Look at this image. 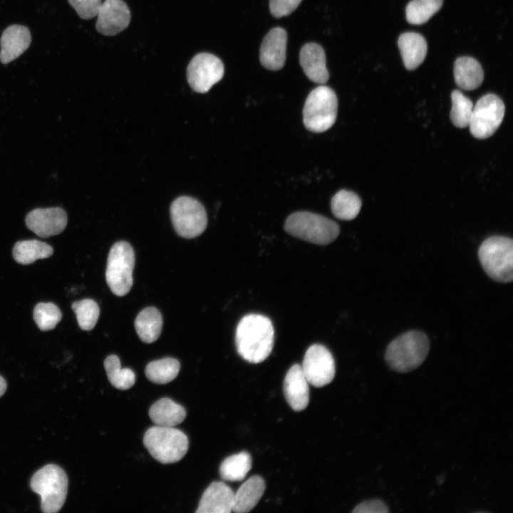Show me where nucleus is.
<instances>
[{
	"label": "nucleus",
	"instance_id": "30",
	"mask_svg": "<svg viewBox=\"0 0 513 513\" xmlns=\"http://www.w3.org/2000/svg\"><path fill=\"white\" fill-rule=\"evenodd\" d=\"M442 3L443 0H412L406 7V19L411 24H423L441 9Z\"/></svg>",
	"mask_w": 513,
	"mask_h": 513
},
{
	"label": "nucleus",
	"instance_id": "2",
	"mask_svg": "<svg viewBox=\"0 0 513 513\" xmlns=\"http://www.w3.org/2000/svg\"><path fill=\"white\" fill-rule=\"evenodd\" d=\"M429 351L430 341L427 335L418 330H411L390 342L384 358L391 370L407 373L422 365Z\"/></svg>",
	"mask_w": 513,
	"mask_h": 513
},
{
	"label": "nucleus",
	"instance_id": "8",
	"mask_svg": "<svg viewBox=\"0 0 513 513\" xmlns=\"http://www.w3.org/2000/svg\"><path fill=\"white\" fill-rule=\"evenodd\" d=\"M134 266L135 253L131 245L125 241L115 243L108 254L105 271L107 284L115 295L123 296L130 290Z\"/></svg>",
	"mask_w": 513,
	"mask_h": 513
},
{
	"label": "nucleus",
	"instance_id": "17",
	"mask_svg": "<svg viewBox=\"0 0 513 513\" xmlns=\"http://www.w3.org/2000/svg\"><path fill=\"white\" fill-rule=\"evenodd\" d=\"M286 400L295 411L304 410L309 403V388L301 365L294 364L287 371L284 380Z\"/></svg>",
	"mask_w": 513,
	"mask_h": 513
},
{
	"label": "nucleus",
	"instance_id": "20",
	"mask_svg": "<svg viewBox=\"0 0 513 513\" xmlns=\"http://www.w3.org/2000/svg\"><path fill=\"white\" fill-rule=\"evenodd\" d=\"M399 49L405 67L414 70L424 61L428 51L424 37L415 32L402 33L398 41Z\"/></svg>",
	"mask_w": 513,
	"mask_h": 513
},
{
	"label": "nucleus",
	"instance_id": "33",
	"mask_svg": "<svg viewBox=\"0 0 513 513\" xmlns=\"http://www.w3.org/2000/svg\"><path fill=\"white\" fill-rule=\"evenodd\" d=\"M59 308L53 303H39L33 310V319L41 331L53 329L61 320Z\"/></svg>",
	"mask_w": 513,
	"mask_h": 513
},
{
	"label": "nucleus",
	"instance_id": "11",
	"mask_svg": "<svg viewBox=\"0 0 513 513\" xmlns=\"http://www.w3.org/2000/svg\"><path fill=\"white\" fill-rule=\"evenodd\" d=\"M224 72V65L218 57L209 53H200L190 62L187 79L192 90L204 93L222 78Z\"/></svg>",
	"mask_w": 513,
	"mask_h": 513
},
{
	"label": "nucleus",
	"instance_id": "31",
	"mask_svg": "<svg viewBox=\"0 0 513 513\" xmlns=\"http://www.w3.org/2000/svg\"><path fill=\"white\" fill-rule=\"evenodd\" d=\"M451 100L452 108L450 116L452 124L460 128L467 127L472 113V102L458 90L452 92Z\"/></svg>",
	"mask_w": 513,
	"mask_h": 513
},
{
	"label": "nucleus",
	"instance_id": "16",
	"mask_svg": "<svg viewBox=\"0 0 513 513\" xmlns=\"http://www.w3.org/2000/svg\"><path fill=\"white\" fill-rule=\"evenodd\" d=\"M234 493L224 482H212L203 492L197 513H230Z\"/></svg>",
	"mask_w": 513,
	"mask_h": 513
},
{
	"label": "nucleus",
	"instance_id": "4",
	"mask_svg": "<svg viewBox=\"0 0 513 513\" xmlns=\"http://www.w3.org/2000/svg\"><path fill=\"white\" fill-rule=\"evenodd\" d=\"M478 257L486 274L493 280L508 283L513 279V241L505 236L484 239L478 249Z\"/></svg>",
	"mask_w": 513,
	"mask_h": 513
},
{
	"label": "nucleus",
	"instance_id": "18",
	"mask_svg": "<svg viewBox=\"0 0 513 513\" xmlns=\"http://www.w3.org/2000/svg\"><path fill=\"white\" fill-rule=\"evenodd\" d=\"M31 36L28 28L14 24L3 32L1 39L0 61L7 64L21 56L28 47Z\"/></svg>",
	"mask_w": 513,
	"mask_h": 513
},
{
	"label": "nucleus",
	"instance_id": "12",
	"mask_svg": "<svg viewBox=\"0 0 513 513\" xmlns=\"http://www.w3.org/2000/svg\"><path fill=\"white\" fill-rule=\"evenodd\" d=\"M301 366L309 383L315 387L328 385L335 376L333 356L321 344H314L307 349Z\"/></svg>",
	"mask_w": 513,
	"mask_h": 513
},
{
	"label": "nucleus",
	"instance_id": "35",
	"mask_svg": "<svg viewBox=\"0 0 513 513\" xmlns=\"http://www.w3.org/2000/svg\"><path fill=\"white\" fill-rule=\"evenodd\" d=\"M302 0H270L271 14L276 18L288 16L299 5Z\"/></svg>",
	"mask_w": 513,
	"mask_h": 513
},
{
	"label": "nucleus",
	"instance_id": "25",
	"mask_svg": "<svg viewBox=\"0 0 513 513\" xmlns=\"http://www.w3.org/2000/svg\"><path fill=\"white\" fill-rule=\"evenodd\" d=\"M53 249L47 243L36 239L17 242L13 248V257L21 264L26 265L37 259L52 256Z\"/></svg>",
	"mask_w": 513,
	"mask_h": 513
},
{
	"label": "nucleus",
	"instance_id": "36",
	"mask_svg": "<svg viewBox=\"0 0 513 513\" xmlns=\"http://www.w3.org/2000/svg\"><path fill=\"white\" fill-rule=\"evenodd\" d=\"M389 512L387 504L380 499L363 501L352 510V512L358 513H387Z\"/></svg>",
	"mask_w": 513,
	"mask_h": 513
},
{
	"label": "nucleus",
	"instance_id": "3",
	"mask_svg": "<svg viewBox=\"0 0 513 513\" xmlns=\"http://www.w3.org/2000/svg\"><path fill=\"white\" fill-rule=\"evenodd\" d=\"M68 479L58 465L48 464L36 471L31 478L30 487L41 497V509L56 513L63 507L67 496Z\"/></svg>",
	"mask_w": 513,
	"mask_h": 513
},
{
	"label": "nucleus",
	"instance_id": "26",
	"mask_svg": "<svg viewBox=\"0 0 513 513\" xmlns=\"http://www.w3.org/2000/svg\"><path fill=\"white\" fill-rule=\"evenodd\" d=\"M252 468V457L246 451L225 458L220 465L219 475L227 481H241Z\"/></svg>",
	"mask_w": 513,
	"mask_h": 513
},
{
	"label": "nucleus",
	"instance_id": "19",
	"mask_svg": "<svg viewBox=\"0 0 513 513\" xmlns=\"http://www.w3.org/2000/svg\"><path fill=\"white\" fill-rule=\"evenodd\" d=\"M299 60L304 72L311 81L320 84L328 81L329 73L326 66V56L320 45L316 43L304 45Z\"/></svg>",
	"mask_w": 513,
	"mask_h": 513
},
{
	"label": "nucleus",
	"instance_id": "24",
	"mask_svg": "<svg viewBox=\"0 0 513 513\" xmlns=\"http://www.w3.org/2000/svg\"><path fill=\"white\" fill-rule=\"evenodd\" d=\"M135 327L139 338L146 343L155 342L162 328V317L155 307H147L137 316Z\"/></svg>",
	"mask_w": 513,
	"mask_h": 513
},
{
	"label": "nucleus",
	"instance_id": "1",
	"mask_svg": "<svg viewBox=\"0 0 513 513\" xmlns=\"http://www.w3.org/2000/svg\"><path fill=\"white\" fill-rule=\"evenodd\" d=\"M271 320L260 314H248L239 322L235 335L238 353L247 361L259 363L271 353L274 339Z\"/></svg>",
	"mask_w": 513,
	"mask_h": 513
},
{
	"label": "nucleus",
	"instance_id": "10",
	"mask_svg": "<svg viewBox=\"0 0 513 513\" xmlns=\"http://www.w3.org/2000/svg\"><path fill=\"white\" fill-rule=\"evenodd\" d=\"M504 112V104L497 95H483L473 106L468 125L471 134L478 139L492 136L501 125Z\"/></svg>",
	"mask_w": 513,
	"mask_h": 513
},
{
	"label": "nucleus",
	"instance_id": "15",
	"mask_svg": "<svg viewBox=\"0 0 513 513\" xmlns=\"http://www.w3.org/2000/svg\"><path fill=\"white\" fill-rule=\"evenodd\" d=\"M287 34L281 28L271 29L264 38L259 52L261 65L272 71H278L283 68L286 61Z\"/></svg>",
	"mask_w": 513,
	"mask_h": 513
},
{
	"label": "nucleus",
	"instance_id": "29",
	"mask_svg": "<svg viewBox=\"0 0 513 513\" xmlns=\"http://www.w3.org/2000/svg\"><path fill=\"white\" fill-rule=\"evenodd\" d=\"M104 368L110 383L120 390H128L135 382V373L130 368H122L116 355H110L104 361Z\"/></svg>",
	"mask_w": 513,
	"mask_h": 513
},
{
	"label": "nucleus",
	"instance_id": "32",
	"mask_svg": "<svg viewBox=\"0 0 513 513\" xmlns=\"http://www.w3.org/2000/svg\"><path fill=\"white\" fill-rule=\"evenodd\" d=\"M72 309L82 330L90 331L94 328L100 314L99 306L94 300L86 299L73 302Z\"/></svg>",
	"mask_w": 513,
	"mask_h": 513
},
{
	"label": "nucleus",
	"instance_id": "23",
	"mask_svg": "<svg viewBox=\"0 0 513 513\" xmlns=\"http://www.w3.org/2000/svg\"><path fill=\"white\" fill-rule=\"evenodd\" d=\"M149 416L156 425L175 427L185 420L186 411L170 398H162L150 407Z\"/></svg>",
	"mask_w": 513,
	"mask_h": 513
},
{
	"label": "nucleus",
	"instance_id": "7",
	"mask_svg": "<svg viewBox=\"0 0 513 513\" xmlns=\"http://www.w3.org/2000/svg\"><path fill=\"white\" fill-rule=\"evenodd\" d=\"M337 96L331 88L320 86L309 94L303 109L304 124L307 130L322 133L334 124L337 116Z\"/></svg>",
	"mask_w": 513,
	"mask_h": 513
},
{
	"label": "nucleus",
	"instance_id": "13",
	"mask_svg": "<svg viewBox=\"0 0 513 513\" xmlns=\"http://www.w3.org/2000/svg\"><path fill=\"white\" fill-rule=\"evenodd\" d=\"M25 222L27 227L36 235L48 238L64 230L68 217L61 207L38 208L26 215Z\"/></svg>",
	"mask_w": 513,
	"mask_h": 513
},
{
	"label": "nucleus",
	"instance_id": "37",
	"mask_svg": "<svg viewBox=\"0 0 513 513\" xmlns=\"http://www.w3.org/2000/svg\"><path fill=\"white\" fill-rule=\"evenodd\" d=\"M6 390V382L5 379L0 375V397L5 393Z\"/></svg>",
	"mask_w": 513,
	"mask_h": 513
},
{
	"label": "nucleus",
	"instance_id": "27",
	"mask_svg": "<svg viewBox=\"0 0 513 513\" xmlns=\"http://www.w3.org/2000/svg\"><path fill=\"white\" fill-rule=\"evenodd\" d=\"M361 200L354 192L342 190L332 198L331 208L333 215L341 220H351L359 214Z\"/></svg>",
	"mask_w": 513,
	"mask_h": 513
},
{
	"label": "nucleus",
	"instance_id": "5",
	"mask_svg": "<svg viewBox=\"0 0 513 513\" xmlns=\"http://www.w3.org/2000/svg\"><path fill=\"white\" fill-rule=\"evenodd\" d=\"M284 229L294 237L319 245L333 242L340 233L336 222L309 212H296L289 215Z\"/></svg>",
	"mask_w": 513,
	"mask_h": 513
},
{
	"label": "nucleus",
	"instance_id": "9",
	"mask_svg": "<svg viewBox=\"0 0 513 513\" xmlns=\"http://www.w3.org/2000/svg\"><path fill=\"white\" fill-rule=\"evenodd\" d=\"M170 215L176 232L184 238L198 237L207 227L205 209L191 197L182 196L175 200L170 206Z\"/></svg>",
	"mask_w": 513,
	"mask_h": 513
},
{
	"label": "nucleus",
	"instance_id": "34",
	"mask_svg": "<svg viewBox=\"0 0 513 513\" xmlns=\"http://www.w3.org/2000/svg\"><path fill=\"white\" fill-rule=\"evenodd\" d=\"M76 11L78 16L83 19H90L97 16L101 6V0H68Z\"/></svg>",
	"mask_w": 513,
	"mask_h": 513
},
{
	"label": "nucleus",
	"instance_id": "21",
	"mask_svg": "<svg viewBox=\"0 0 513 513\" xmlns=\"http://www.w3.org/2000/svg\"><path fill=\"white\" fill-rule=\"evenodd\" d=\"M265 487V482L260 476L254 475L249 477L234 493L232 511L236 513L251 511L262 497Z\"/></svg>",
	"mask_w": 513,
	"mask_h": 513
},
{
	"label": "nucleus",
	"instance_id": "28",
	"mask_svg": "<svg viewBox=\"0 0 513 513\" xmlns=\"http://www.w3.org/2000/svg\"><path fill=\"white\" fill-rule=\"evenodd\" d=\"M180 362L173 358H164L149 363L145 368L148 380L157 384H165L174 380L180 370Z\"/></svg>",
	"mask_w": 513,
	"mask_h": 513
},
{
	"label": "nucleus",
	"instance_id": "22",
	"mask_svg": "<svg viewBox=\"0 0 513 513\" xmlns=\"http://www.w3.org/2000/svg\"><path fill=\"white\" fill-rule=\"evenodd\" d=\"M454 78L459 88L472 90L482 84L484 72L476 59L467 56L460 57L454 64Z\"/></svg>",
	"mask_w": 513,
	"mask_h": 513
},
{
	"label": "nucleus",
	"instance_id": "6",
	"mask_svg": "<svg viewBox=\"0 0 513 513\" xmlns=\"http://www.w3.org/2000/svg\"><path fill=\"white\" fill-rule=\"evenodd\" d=\"M143 443L152 457L162 464L180 461L189 447L188 438L182 431L158 425L147 430Z\"/></svg>",
	"mask_w": 513,
	"mask_h": 513
},
{
	"label": "nucleus",
	"instance_id": "14",
	"mask_svg": "<svg viewBox=\"0 0 513 513\" xmlns=\"http://www.w3.org/2000/svg\"><path fill=\"white\" fill-rule=\"evenodd\" d=\"M130 12L123 0H105L97 14L95 28L105 36H114L129 25Z\"/></svg>",
	"mask_w": 513,
	"mask_h": 513
}]
</instances>
